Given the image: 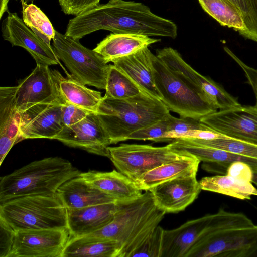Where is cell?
I'll use <instances>...</instances> for the list:
<instances>
[{"label": "cell", "instance_id": "cell-1", "mask_svg": "<svg viewBox=\"0 0 257 257\" xmlns=\"http://www.w3.org/2000/svg\"><path fill=\"white\" fill-rule=\"evenodd\" d=\"M100 30L172 39L177 36L174 22L156 15L142 3L124 0H109L70 19L64 34L80 40Z\"/></svg>", "mask_w": 257, "mask_h": 257}, {"label": "cell", "instance_id": "cell-2", "mask_svg": "<svg viewBox=\"0 0 257 257\" xmlns=\"http://www.w3.org/2000/svg\"><path fill=\"white\" fill-rule=\"evenodd\" d=\"M166 213L156 206L145 191L138 198L123 202L113 220L91 233L77 237L86 241H113L119 247L118 257H131L159 225Z\"/></svg>", "mask_w": 257, "mask_h": 257}, {"label": "cell", "instance_id": "cell-3", "mask_svg": "<svg viewBox=\"0 0 257 257\" xmlns=\"http://www.w3.org/2000/svg\"><path fill=\"white\" fill-rule=\"evenodd\" d=\"M96 114L111 144L127 141L132 133L165 119L170 114L160 99L144 92L124 99L104 96Z\"/></svg>", "mask_w": 257, "mask_h": 257}, {"label": "cell", "instance_id": "cell-4", "mask_svg": "<svg viewBox=\"0 0 257 257\" xmlns=\"http://www.w3.org/2000/svg\"><path fill=\"white\" fill-rule=\"evenodd\" d=\"M81 172L61 157L31 162L0 178V203L25 195L56 193L64 183Z\"/></svg>", "mask_w": 257, "mask_h": 257}, {"label": "cell", "instance_id": "cell-5", "mask_svg": "<svg viewBox=\"0 0 257 257\" xmlns=\"http://www.w3.org/2000/svg\"><path fill=\"white\" fill-rule=\"evenodd\" d=\"M0 219L15 231L68 228L67 209L56 193L25 195L1 203Z\"/></svg>", "mask_w": 257, "mask_h": 257}, {"label": "cell", "instance_id": "cell-6", "mask_svg": "<svg viewBox=\"0 0 257 257\" xmlns=\"http://www.w3.org/2000/svg\"><path fill=\"white\" fill-rule=\"evenodd\" d=\"M79 40L56 30L52 47L69 71V77L85 85L105 89L110 64Z\"/></svg>", "mask_w": 257, "mask_h": 257}, {"label": "cell", "instance_id": "cell-7", "mask_svg": "<svg viewBox=\"0 0 257 257\" xmlns=\"http://www.w3.org/2000/svg\"><path fill=\"white\" fill-rule=\"evenodd\" d=\"M154 74L161 101L170 111L180 117L197 119L217 110L202 99L156 55L153 58Z\"/></svg>", "mask_w": 257, "mask_h": 257}, {"label": "cell", "instance_id": "cell-8", "mask_svg": "<svg viewBox=\"0 0 257 257\" xmlns=\"http://www.w3.org/2000/svg\"><path fill=\"white\" fill-rule=\"evenodd\" d=\"M108 149L109 158L116 168L136 184L148 171L191 155L173 147L170 143L162 147L122 144L109 146Z\"/></svg>", "mask_w": 257, "mask_h": 257}, {"label": "cell", "instance_id": "cell-9", "mask_svg": "<svg viewBox=\"0 0 257 257\" xmlns=\"http://www.w3.org/2000/svg\"><path fill=\"white\" fill-rule=\"evenodd\" d=\"M257 256V225L208 231L198 237L185 257Z\"/></svg>", "mask_w": 257, "mask_h": 257}, {"label": "cell", "instance_id": "cell-10", "mask_svg": "<svg viewBox=\"0 0 257 257\" xmlns=\"http://www.w3.org/2000/svg\"><path fill=\"white\" fill-rule=\"evenodd\" d=\"M70 238L68 228L16 231L8 257H61Z\"/></svg>", "mask_w": 257, "mask_h": 257}, {"label": "cell", "instance_id": "cell-11", "mask_svg": "<svg viewBox=\"0 0 257 257\" xmlns=\"http://www.w3.org/2000/svg\"><path fill=\"white\" fill-rule=\"evenodd\" d=\"M15 98L20 113L38 104L65 102L54 71L49 66L41 64H37L32 72L19 82Z\"/></svg>", "mask_w": 257, "mask_h": 257}, {"label": "cell", "instance_id": "cell-12", "mask_svg": "<svg viewBox=\"0 0 257 257\" xmlns=\"http://www.w3.org/2000/svg\"><path fill=\"white\" fill-rule=\"evenodd\" d=\"M200 120L228 137L257 145V106L241 105L217 110Z\"/></svg>", "mask_w": 257, "mask_h": 257}, {"label": "cell", "instance_id": "cell-13", "mask_svg": "<svg viewBox=\"0 0 257 257\" xmlns=\"http://www.w3.org/2000/svg\"><path fill=\"white\" fill-rule=\"evenodd\" d=\"M55 139L71 147L109 157L110 138L96 113H90L75 124L64 126Z\"/></svg>", "mask_w": 257, "mask_h": 257}, {"label": "cell", "instance_id": "cell-14", "mask_svg": "<svg viewBox=\"0 0 257 257\" xmlns=\"http://www.w3.org/2000/svg\"><path fill=\"white\" fill-rule=\"evenodd\" d=\"M1 30L5 40L13 46L24 48L36 64L50 66L59 63L52 46L38 36L16 13L8 12L7 16L2 23Z\"/></svg>", "mask_w": 257, "mask_h": 257}, {"label": "cell", "instance_id": "cell-15", "mask_svg": "<svg viewBox=\"0 0 257 257\" xmlns=\"http://www.w3.org/2000/svg\"><path fill=\"white\" fill-rule=\"evenodd\" d=\"M201 190L196 175H192L170 180L148 191L158 208L165 213H174L184 210L197 198Z\"/></svg>", "mask_w": 257, "mask_h": 257}, {"label": "cell", "instance_id": "cell-16", "mask_svg": "<svg viewBox=\"0 0 257 257\" xmlns=\"http://www.w3.org/2000/svg\"><path fill=\"white\" fill-rule=\"evenodd\" d=\"M62 103L38 104L20 113L21 141L27 139H55L64 127L61 117Z\"/></svg>", "mask_w": 257, "mask_h": 257}, {"label": "cell", "instance_id": "cell-17", "mask_svg": "<svg viewBox=\"0 0 257 257\" xmlns=\"http://www.w3.org/2000/svg\"><path fill=\"white\" fill-rule=\"evenodd\" d=\"M124 201L100 204L78 209H67L71 238L94 232L111 222Z\"/></svg>", "mask_w": 257, "mask_h": 257}, {"label": "cell", "instance_id": "cell-18", "mask_svg": "<svg viewBox=\"0 0 257 257\" xmlns=\"http://www.w3.org/2000/svg\"><path fill=\"white\" fill-rule=\"evenodd\" d=\"M154 55L146 47L112 62L133 80L143 92L161 100L162 97L155 81L153 66Z\"/></svg>", "mask_w": 257, "mask_h": 257}, {"label": "cell", "instance_id": "cell-19", "mask_svg": "<svg viewBox=\"0 0 257 257\" xmlns=\"http://www.w3.org/2000/svg\"><path fill=\"white\" fill-rule=\"evenodd\" d=\"M213 214L188 221L171 230H164L161 257H185L200 234L210 223Z\"/></svg>", "mask_w": 257, "mask_h": 257}, {"label": "cell", "instance_id": "cell-20", "mask_svg": "<svg viewBox=\"0 0 257 257\" xmlns=\"http://www.w3.org/2000/svg\"><path fill=\"white\" fill-rule=\"evenodd\" d=\"M16 86L0 88V165L16 143L21 141L20 113L16 105Z\"/></svg>", "mask_w": 257, "mask_h": 257}, {"label": "cell", "instance_id": "cell-21", "mask_svg": "<svg viewBox=\"0 0 257 257\" xmlns=\"http://www.w3.org/2000/svg\"><path fill=\"white\" fill-rule=\"evenodd\" d=\"M56 194L66 209H70L120 201L95 188L79 175L64 183Z\"/></svg>", "mask_w": 257, "mask_h": 257}, {"label": "cell", "instance_id": "cell-22", "mask_svg": "<svg viewBox=\"0 0 257 257\" xmlns=\"http://www.w3.org/2000/svg\"><path fill=\"white\" fill-rule=\"evenodd\" d=\"M79 176L99 190L120 201L135 200L142 193L130 178L115 170L109 172L89 170Z\"/></svg>", "mask_w": 257, "mask_h": 257}, {"label": "cell", "instance_id": "cell-23", "mask_svg": "<svg viewBox=\"0 0 257 257\" xmlns=\"http://www.w3.org/2000/svg\"><path fill=\"white\" fill-rule=\"evenodd\" d=\"M160 41L144 35L111 33L93 50L108 63Z\"/></svg>", "mask_w": 257, "mask_h": 257}, {"label": "cell", "instance_id": "cell-24", "mask_svg": "<svg viewBox=\"0 0 257 257\" xmlns=\"http://www.w3.org/2000/svg\"><path fill=\"white\" fill-rule=\"evenodd\" d=\"M200 161L191 155L167 163L145 173L136 183L142 191H148L161 183L182 176L196 175Z\"/></svg>", "mask_w": 257, "mask_h": 257}, {"label": "cell", "instance_id": "cell-25", "mask_svg": "<svg viewBox=\"0 0 257 257\" xmlns=\"http://www.w3.org/2000/svg\"><path fill=\"white\" fill-rule=\"evenodd\" d=\"M174 148L184 150L198 159L200 162L215 163L227 167L233 162L241 161L249 164L252 170L257 169V160L236 154L224 150L196 144L186 138H177L170 143Z\"/></svg>", "mask_w": 257, "mask_h": 257}, {"label": "cell", "instance_id": "cell-26", "mask_svg": "<svg viewBox=\"0 0 257 257\" xmlns=\"http://www.w3.org/2000/svg\"><path fill=\"white\" fill-rule=\"evenodd\" d=\"M54 71L60 95L65 102L91 112H97L103 98L101 92L89 89L70 77L65 78L56 70Z\"/></svg>", "mask_w": 257, "mask_h": 257}, {"label": "cell", "instance_id": "cell-27", "mask_svg": "<svg viewBox=\"0 0 257 257\" xmlns=\"http://www.w3.org/2000/svg\"><path fill=\"white\" fill-rule=\"evenodd\" d=\"M201 190L228 195L241 200L257 195V189L251 182L236 179L227 175L202 178L199 182Z\"/></svg>", "mask_w": 257, "mask_h": 257}, {"label": "cell", "instance_id": "cell-28", "mask_svg": "<svg viewBox=\"0 0 257 257\" xmlns=\"http://www.w3.org/2000/svg\"><path fill=\"white\" fill-rule=\"evenodd\" d=\"M119 247L113 241H86L79 237L70 238L61 257H118Z\"/></svg>", "mask_w": 257, "mask_h": 257}, {"label": "cell", "instance_id": "cell-29", "mask_svg": "<svg viewBox=\"0 0 257 257\" xmlns=\"http://www.w3.org/2000/svg\"><path fill=\"white\" fill-rule=\"evenodd\" d=\"M202 9L221 26L233 29L241 35L245 30L239 11L227 0H198Z\"/></svg>", "mask_w": 257, "mask_h": 257}, {"label": "cell", "instance_id": "cell-30", "mask_svg": "<svg viewBox=\"0 0 257 257\" xmlns=\"http://www.w3.org/2000/svg\"><path fill=\"white\" fill-rule=\"evenodd\" d=\"M105 90V96L116 99L131 97L143 92L133 80L114 64H110Z\"/></svg>", "mask_w": 257, "mask_h": 257}, {"label": "cell", "instance_id": "cell-31", "mask_svg": "<svg viewBox=\"0 0 257 257\" xmlns=\"http://www.w3.org/2000/svg\"><path fill=\"white\" fill-rule=\"evenodd\" d=\"M22 7V19L25 24L49 45L56 30L45 14L33 3L20 0Z\"/></svg>", "mask_w": 257, "mask_h": 257}, {"label": "cell", "instance_id": "cell-32", "mask_svg": "<svg viewBox=\"0 0 257 257\" xmlns=\"http://www.w3.org/2000/svg\"><path fill=\"white\" fill-rule=\"evenodd\" d=\"M196 144L257 160V145L227 136L212 140L186 138Z\"/></svg>", "mask_w": 257, "mask_h": 257}, {"label": "cell", "instance_id": "cell-33", "mask_svg": "<svg viewBox=\"0 0 257 257\" xmlns=\"http://www.w3.org/2000/svg\"><path fill=\"white\" fill-rule=\"evenodd\" d=\"M168 126L166 136L167 138H196L201 131L211 128L200 119L191 117H175L171 114L168 116Z\"/></svg>", "mask_w": 257, "mask_h": 257}, {"label": "cell", "instance_id": "cell-34", "mask_svg": "<svg viewBox=\"0 0 257 257\" xmlns=\"http://www.w3.org/2000/svg\"><path fill=\"white\" fill-rule=\"evenodd\" d=\"M240 13L245 26L241 35L257 43V0H227Z\"/></svg>", "mask_w": 257, "mask_h": 257}, {"label": "cell", "instance_id": "cell-35", "mask_svg": "<svg viewBox=\"0 0 257 257\" xmlns=\"http://www.w3.org/2000/svg\"><path fill=\"white\" fill-rule=\"evenodd\" d=\"M168 126V117L156 123L132 133L128 140H150L155 142L171 143L174 140L166 136Z\"/></svg>", "mask_w": 257, "mask_h": 257}, {"label": "cell", "instance_id": "cell-36", "mask_svg": "<svg viewBox=\"0 0 257 257\" xmlns=\"http://www.w3.org/2000/svg\"><path fill=\"white\" fill-rule=\"evenodd\" d=\"M164 231L158 225L131 257H161Z\"/></svg>", "mask_w": 257, "mask_h": 257}, {"label": "cell", "instance_id": "cell-37", "mask_svg": "<svg viewBox=\"0 0 257 257\" xmlns=\"http://www.w3.org/2000/svg\"><path fill=\"white\" fill-rule=\"evenodd\" d=\"M91 113L67 102H64L61 104V117L64 126L75 124Z\"/></svg>", "mask_w": 257, "mask_h": 257}, {"label": "cell", "instance_id": "cell-38", "mask_svg": "<svg viewBox=\"0 0 257 257\" xmlns=\"http://www.w3.org/2000/svg\"><path fill=\"white\" fill-rule=\"evenodd\" d=\"M66 15H79L98 5L100 0H58Z\"/></svg>", "mask_w": 257, "mask_h": 257}, {"label": "cell", "instance_id": "cell-39", "mask_svg": "<svg viewBox=\"0 0 257 257\" xmlns=\"http://www.w3.org/2000/svg\"><path fill=\"white\" fill-rule=\"evenodd\" d=\"M226 175L240 181L252 183L253 170L248 163L237 161L229 165Z\"/></svg>", "mask_w": 257, "mask_h": 257}, {"label": "cell", "instance_id": "cell-40", "mask_svg": "<svg viewBox=\"0 0 257 257\" xmlns=\"http://www.w3.org/2000/svg\"><path fill=\"white\" fill-rule=\"evenodd\" d=\"M224 51L240 66L244 72L247 83L251 87L256 98L257 106V69L244 63L228 47H223Z\"/></svg>", "mask_w": 257, "mask_h": 257}, {"label": "cell", "instance_id": "cell-41", "mask_svg": "<svg viewBox=\"0 0 257 257\" xmlns=\"http://www.w3.org/2000/svg\"><path fill=\"white\" fill-rule=\"evenodd\" d=\"M15 231L0 219V257H8L12 249Z\"/></svg>", "mask_w": 257, "mask_h": 257}, {"label": "cell", "instance_id": "cell-42", "mask_svg": "<svg viewBox=\"0 0 257 257\" xmlns=\"http://www.w3.org/2000/svg\"><path fill=\"white\" fill-rule=\"evenodd\" d=\"M9 0H0V18L1 19L3 14L5 12H8V3Z\"/></svg>", "mask_w": 257, "mask_h": 257}, {"label": "cell", "instance_id": "cell-43", "mask_svg": "<svg viewBox=\"0 0 257 257\" xmlns=\"http://www.w3.org/2000/svg\"><path fill=\"white\" fill-rule=\"evenodd\" d=\"M252 183L257 185V169L253 170Z\"/></svg>", "mask_w": 257, "mask_h": 257}, {"label": "cell", "instance_id": "cell-44", "mask_svg": "<svg viewBox=\"0 0 257 257\" xmlns=\"http://www.w3.org/2000/svg\"><path fill=\"white\" fill-rule=\"evenodd\" d=\"M18 1V0H16ZM27 3H33L35 0H24Z\"/></svg>", "mask_w": 257, "mask_h": 257}]
</instances>
